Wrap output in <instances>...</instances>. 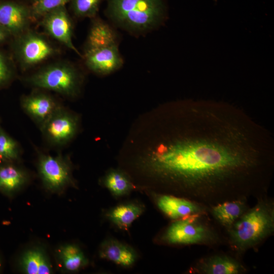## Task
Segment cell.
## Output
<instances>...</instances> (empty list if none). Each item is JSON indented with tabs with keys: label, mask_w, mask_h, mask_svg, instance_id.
Wrapping results in <instances>:
<instances>
[{
	"label": "cell",
	"mask_w": 274,
	"mask_h": 274,
	"mask_svg": "<svg viewBox=\"0 0 274 274\" xmlns=\"http://www.w3.org/2000/svg\"><path fill=\"white\" fill-rule=\"evenodd\" d=\"M190 109L187 129L151 153L150 170L199 204L241 197L237 189L261 164L254 124L223 104L197 101Z\"/></svg>",
	"instance_id": "1"
},
{
	"label": "cell",
	"mask_w": 274,
	"mask_h": 274,
	"mask_svg": "<svg viewBox=\"0 0 274 274\" xmlns=\"http://www.w3.org/2000/svg\"><path fill=\"white\" fill-rule=\"evenodd\" d=\"M106 13L121 26L134 32L153 29L165 20V0H107Z\"/></svg>",
	"instance_id": "2"
},
{
	"label": "cell",
	"mask_w": 274,
	"mask_h": 274,
	"mask_svg": "<svg viewBox=\"0 0 274 274\" xmlns=\"http://www.w3.org/2000/svg\"><path fill=\"white\" fill-rule=\"evenodd\" d=\"M274 229V209L271 203L260 201L245 211L229 227L232 246L237 250L252 247L270 234Z\"/></svg>",
	"instance_id": "3"
},
{
	"label": "cell",
	"mask_w": 274,
	"mask_h": 274,
	"mask_svg": "<svg viewBox=\"0 0 274 274\" xmlns=\"http://www.w3.org/2000/svg\"><path fill=\"white\" fill-rule=\"evenodd\" d=\"M26 81L30 85L49 90L68 97L79 92L81 78L78 71L68 64L47 66L30 76Z\"/></svg>",
	"instance_id": "4"
},
{
	"label": "cell",
	"mask_w": 274,
	"mask_h": 274,
	"mask_svg": "<svg viewBox=\"0 0 274 274\" xmlns=\"http://www.w3.org/2000/svg\"><path fill=\"white\" fill-rule=\"evenodd\" d=\"M79 127V117L60 105L40 129L48 144L62 147L72 141Z\"/></svg>",
	"instance_id": "5"
},
{
	"label": "cell",
	"mask_w": 274,
	"mask_h": 274,
	"mask_svg": "<svg viewBox=\"0 0 274 274\" xmlns=\"http://www.w3.org/2000/svg\"><path fill=\"white\" fill-rule=\"evenodd\" d=\"M38 166L43 184L51 191L60 190L73 183L70 162L61 154L52 156L40 153Z\"/></svg>",
	"instance_id": "6"
},
{
	"label": "cell",
	"mask_w": 274,
	"mask_h": 274,
	"mask_svg": "<svg viewBox=\"0 0 274 274\" xmlns=\"http://www.w3.org/2000/svg\"><path fill=\"white\" fill-rule=\"evenodd\" d=\"M195 215L176 220L167 229L164 240L179 245L202 244L211 241L214 237L212 232Z\"/></svg>",
	"instance_id": "7"
},
{
	"label": "cell",
	"mask_w": 274,
	"mask_h": 274,
	"mask_svg": "<svg viewBox=\"0 0 274 274\" xmlns=\"http://www.w3.org/2000/svg\"><path fill=\"white\" fill-rule=\"evenodd\" d=\"M32 18L29 6L13 1L0 2V26L8 33L22 35Z\"/></svg>",
	"instance_id": "8"
},
{
	"label": "cell",
	"mask_w": 274,
	"mask_h": 274,
	"mask_svg": "<svg viewBox=\"0 0 274 274\" xmlns=\"http://www.w3.org/2000/svg\"><path fill=\"white\" fill-rule=\"evenodd\" d=\"M42 18L43 26L51 36L80 54L73 43L71 21L65 6L50 11Z\"/></svg>",
	"instance_id": "9"
},
{
	"label": "cell",
	"mask_w": 274,
	"mask_h": 274,
	"mask_svg": "<svg viewBox=\"0 0 274 274\" xmlns=\"http://www.w3.org/2000/svg\"><path fill=\"white\" fill-rule=\"evenodd\" d=\"M84 58L89 69L100 75L112 73L120 68L123 63L117 45L86 49Z\"/></svg>",
	"instance_id": "10"
},
{
	"label": "cell",
	"mask_w": 274,
	"mask_h": 274,
	"mask_svg": "<svg viewBox=\"0 0 274 274\" xmlns=\"http://www.w3.org/2000/svg\"><path fill=\"white\" fill-rule=\"evenodd\" d=\"M54 51L45 39L33 33L24 34L18 48L20 58L27 66L33 65L44 61L52 55Z\"/></svg>",
	"instance_id": "11"
},
{
	"label": "cell",
	"mask_w": 274,
	"mask_h": 274,
	"mask_svg": "<svg viewBox=\"0 0 274 274\" xmlns=\"http://www.w3.org/2000/svg\"><path fill=\"white\" fill-rule=\"evenodd\" d=\"M60 105L50 95L42 92L31 93L21 99L22 110L39 128Z\"/></svg>",
	"instance_id": "12"
},
{
	"label": "cell",
	"mask_w": 274,
	"mask_h": 274,
	"mask_svg": "<svg viewBox=\"0 0 274 274\" xmlns=\"http://www.w3.org/2000/svg\"><path fill=\"white\" fill-rule=\"evenodd\" d=\"M158 208L174 220L199 214L203 210L199 204L187 198L163 194L157 199Z\"/></svg>",
	"instance_id": "13"
},
{
	"label": "cell",
	"mask_w": 274,
	"mask_h": 274,
	"mask_svg": "<svg viewBox=\"0 0 274 274\" xmlns=\"http://www.w3.org/2000/svg\"><path fill=\"white\" fill-rule=\"evenodd\" d=\"M99 255L101 258L124 267L132 265L136 258L133 249L117 240L109 239L102 243Z\"/></svg>",
	"instance_id": "14"
},
{
	"label": "cell",
	"mask_w": 274,
	"mask_h": 274,
	"mask_svg": "<svg viewBox=\"0 0 274 274\" xmlns=\"http://www.w3.org/2000/svg\"><path fill=\"white\" fill-rule=\"evenodd\" d=\"M117 43V35L112 27L105 21L96 19L90 29L86 50L116 45Z\"/></svg>",
	"instance_id": "15"
},
{
	"label": "cell",
	"mask_w": 274,
	"mask_h": 274,
	"mask_svg": "<svg viewBox=\"0 0 274 274\" xmlns=\"http://www.w3.org/2000/svg\"><path fill=\"white\" fill-rule=\"evenodd\" d=\"M199 271L207 274H237L243 267L235 259L226 256H214L202 260Z\"/></svg>",
	"instance_id": "16"
},
{
	"label": "cell",
	"mask_w": 274,
	"mask_h": 274,
	"mask_svg": "<svg viewBox=\"0 0 274 274\" xmlns=\"http://www.w3.org/2000/svg\"><path fill=\"white\" fill-rule=\"evenodd\" d=\"M246 208L243 199H236L213 206L212 213L221 224L228 228L245 212Z\"/></svg>",
	"instance_id": "17"
},
{
	"label": "cell",
	"mask_w": 274,
	"mask_h": 274,
	"mask_svg": "<svg viewBox=\"0 0 274 274\" xmlns=\"http://www.w3.org/2000/svg\"><path fill=\"white\" fill-rule=\"evenodd\" d=\"M144 208L136 203L120 204L107 214L109 219L121 229H128L131 224L143 213Z\"/></svg>",
	"instance_id": "18"
},
{
	"label": "cell",
	"mask_w": 274,
	"mask_h": 274,
	"mask_svg": "<svg viewBox=\"0 0 274 274\" xmlns=\"http://www.w3.org/2000/svg\"><path fill=\"white\" fill-rule=\"evenodd\" d=\"M24 272L28 274H48L52 272V267L45 253L40 249L27 251L21 259Z\"/></svg>",
	"instance_id": "19"
},
{
	"label": "cell",
	"mask_w": 274,
	"mask_h": 274,
	"mask_svg": "<svg viewBox=\"0 0 274 274\" xmlns=\"http://www.w3.org/2000/svg\"><path fill=\"white\" fill-rule=\"evenodd\" d=\"M27 180L24 171L11 164L0 166V189L7 192L18 189Z\"/></svg>",
	"instance_id": "20"
},
{
	"label": "cell",
	"mask_w": 274,
	"mask_h": 274,
	"mask_svg": "<svg viewBox=\"0 0 274 274\" xmlns=\"http://www.w3.org/2000/svg\"><path fill=\"white\" fill-rule=\"evenodd\" d=\"M104 183L112 194L116 196L125 195L133 188L128 177L117 170L110 171L105 176Z\"/></svg>",
	"instance_id": "21"
},
{
	"label": "cell",
	"mask_w": 274,
	"mask_h": 274,
	"mask_svg": "<svg viewBox=\"0 0 274 274\" xmlns=\"http://www.w3.org/2000/svg\"><path fill=\"white\" fill-rule=\"evenodd\" d=\"M59 257L64 268L68 271H76L87 263L82 251L73 245L63 247L59 251Z\"/></svg>",
	"instance_id": "22"
},
{
	"label": "cell",
	"mask_w": 274,
	"mask_h": 274,
	"mask_svg": "<svg viewBox=\"0 0 274 274\" xmlns=\"http://www.w3.org/2000/svg\"><path fill=\"white\" fill-rule=\"evenodd\" d=\"M18 143L0 127V160L11 162L18 160L20 155Z\"/></svg>",
	"instance_id": "23"
},
{
	"label": "cell",
	"mask_w": 274,
	"mask_h": 274,
	"mask_svg": "<svg viewBox=\"0 0 274 274\" xmlns=\"http://www.w3.org/2000/svg\"><path fill=\"white\" fill-rule=\"evenodd\" d=\"M102 0H72L71 6L74 14L79 17L94 18Z\"/></svg>",
	"instance_id": "24"
},
{
	"label": "cell",
	"mask_w": 274,
	"mask_h": 274,
	"mask_svg": "<svg viewBox=\"0 0 274 274\" xmlns=\"http://www.w3.org/2000/svg\"><path fill=\"white\" fill-rule=\"evenodd\" d=\"M72 0H36L30 4L32 18L42 17L46 14L70 3Z\"/></svg>",
	"instance_id": "25"
},
{
	"label": "cell",
	"mask_w": 274,
	"mask_h": 274,
	"mask_svg": "<svg viewBox=\"0 0 274 274\" xmlns=\"http://www.w3.org/2000/svg\"><path fill=\"white\" fill-rule=\"evenodd\" d=\"M12 72L6 57L0 53V87L7 83L11 78Z\"/></svg>",
	"instance_id": "26"
},
{
	"label": "cell",
	"mask_w": 274,
	"mask_h": 274,
	"mask_svg": "<svg viewBox=\"0 0 274 274\" xmlns=\"http://www.w3.org/2000/svg\"><path fill=\"white\" fill-rule=\"evenodd\" d=\"M8 33L0 26V42L4 41Z\"/></svg>",
	"instance_id": "27"
},
{
	"label": "cell",
	"mask_w": 274,
	"mask_h": 274,
	"mask_svg": "<svg viewBox=\"0 0 274 274\" xmlns=\"http://www.w3.org/2000/svg\"><path fill=\"white\" fill-rule=\"evenodd\" d=\"M25 1H29L30 2V4H31L36 0H25Z\"/></svg>",
	"instance_id": "28"
}]
</instances>
